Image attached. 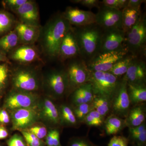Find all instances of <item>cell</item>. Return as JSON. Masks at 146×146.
I'll return each instance as SVG.
<instances>
[{
    "mask_svg": "<svg viewBox=\"0 0 146 146\" xmlns=\"http://www.w3.org/2000/svg\"><path fill=\"white\" fill-rule=\"evenodd\" d=\"M8 135L7 129L4 126L0 125V140L5 139L8 137Z\"/></svg>",
    "mask_w": 146,
    "mask_h": 146,
    "instance_id": "obj_47",
    "label": "cell"
},
{
    "mask_svg": "<svg viewBox=\"0 0 146 146\" xmlns=\"http://www.w3.org/2000/svg\"><path fill=\"white\" fill-rule=\"evenodd\" d=\"M146 21L145 15L142 14L136 25L125 34L123 46L135 57L145 54Z\"/></svg>",
    "mask_w": 146,
    "mask_h": 146,
    "instance_id": "obj_3",
    "label": "cell"
},
{
    "mask_svg": "<svg viewBox=\"0 0 146 146\" xmlns=\"http://www.w3.org/2000/svg\"><path fill=\"white\" fill-rule=\"evenodd\" d=\"M14 89L32 92L37 91L39 82L37 74L33 70L27 68H18L15 70L11 78Z\"/></svg>",
    "mask_w": 146,
    "mask_h": 146,
    "instance_id": "obj_7",
    "label": "cell"
},
{
    "mask_svg": "<svg viewBox=\"0 0 146 146\" xmlns=\"http://www.w3.org/2000/svg\"><path fill=\"white\" fill-rule=\"evenodd\" d=\"M72 27L63 13L56 15L47 23L41 30L40 37L43 50L48 56L58 58L62 40Z\"/></svg>",
    "mask_w": 146,
    "mask_h": 146,
    "instance_id": "obj_1",
    "label": "cell"
},
{
    "mask_svg": "<svg viewBox=\"0 0 146 146\" xmlns=\"http://www.w3.org/2000/svg\"><path fill=\"white\" fill-rule=\"evenodd\" d=\"M106 133L108 136L117 135L126 127L125 120L113 114L106 118L104 123Z\"/></svg>",
    "mask_w": 146,
    "mask_h": 146,
    "instance_id": "obj_23",
    "label": "cell"
},
{
    "mask_svg": "<svg viewBox=\"0 0 146 146\" xmlns=\"http://www.w3.org/2000/svg\"><path fill=\"white\" fill-rule=\"evenodd\" d=\"M96 23L104 30L110 29H122V12L101 4L96 14Z\"/></svg>",
    "mask_w": 146,
    "mask_h": 146,
    "instance_id": "obj_11",
    "label": "cell"
},
{
    "mask_svg": "<svg viewBox=\"0 0 146 146\" xmlns=\"http://www.w3.org/2000/svg\"><path fill=\"white\" fill-rule=\"evenodd\" d=\"M38 98L32 92L14 89L6 97L3 108L9 111L20 108H29L38 106Z\"/></svg>",
    "mask_w": 146,
    "mask_h": 146,
    "instance_id": "obj_8",
    "label": "cell"
},
{
    "mask_svg": "<svg viewBox=\"0 0 146 146\" xmlns=\"http://www.w3.org/2000/svg\"><path fill=\"white\" fill-rule=\"evenodd\" d=\"M121 80L109 72H91L89 82L95 96L111 100Z\"/></svg>",
    "mask_w": 146,
    "mask_h": 146,
    "instance_id": "obj_4",
    "label": "cell"
},
{
    "mask_svg": "<svg viewBox=\"0 0 146 146\" xmlns=\"http://www.w3.org/2000/svg\"><path fill=\"white\" fill-rule=\"evenodd\" d=\"M73 2L80 4L90 9L94 7L98 9L100 5V2L98 0H76L73 1Z\"/></svg>",
    "mask_w": 146,
    "mask_h": 146,
    "instance_id": "obj_42",
    "label": "cell"
},
{
    "mask_svg": "<svg viewBox=\"0 0 146 146\" xmlns=\"http://www.w3.org/2000/svg\"><path fill=\"white\" fill-rule=\"evenodd\" d=\"M129 143V141L126 137L115 135L110 139L108 146H128Z\"/></svg>",
    "mask_w": 146,
    "mask_h": 146,
    "instance_id": "obj_39",
    "label": "cell"
},
{
    "mask_svg": "<svg viewBox=\"0 0 146 146\" xmlns=\"http://www.w3.org/2000/svg\"><path fill=\"white\" fill-rule=\"evenodd\" d=\"M28 0H5L2 2V5L5 9L13 11L26 2Z\"/></svg>",
    "mask_w": 146,
    "mask_h": 146,
    "instance_id": "obj_38",
    "label": "cell"
},
{
    "mask_svg": "<svg viewBox=\"0 0 146 146\" xmlns=\"http://www.w3.org/2000/svg\"><path fill=\"white\" fill-rule=\"evenodd\" d=\"M129 54L125 48L116 51L99 52L86 65L90 72H109L115 63Z\"/></svg>",
    "mask_w": 146,
    "mask_h": 146,
    "instance_id": "obj_6",
    "label": "cell"
},
{
    "mask_svg": "<svg viewBox=\"0 0 146 146\" xmlns=\"http://www.w3.org/2000/svg\"><path fill=\"white\" fill-rule=\"evenodd\" d=\"M27 130L29 132L32 133L36 137L42 140L44 138H46L48 132L46 127L41 126L32 127Z\"/></svg>",
    "mask_w": 146,
    "mask_h": 146,
    "instance_id": "obj_40",
    "label": "cell"
},
{
    "mask_svg": "<svg viewBox=\"0 0 146 146\" xmlns=\"http://www.w3.org/2000/svg\"><path fill=\"white\" fill-rule=\"evenodd\" d=\"M82 123L85 124L88 126L95 127H98L103 125L102 123L95 119L89 114L86 115L84 118Z\"/></svg>",
    "mask_w": 146,
    "mask_h": 146,
    "instance_id": "obj_43",
    "label": "cell"
},
{
    "mask_svg": "<svg viewBox=\"0 0 146 146\" xmlns=\"http://www.w3.org/2000/svg\"><path fill=\"white\" fill-rule=\"evenodd\" d=\"M63 14L72 26H85L96 23V14L89 11L69 7Z\"/></svg>",
    "mask_w": 146,
    "mask_h": 146,
    "instance_id": "obj_15",
    "label": "cell"
},
{
    "mask_svg": "<svg viewBox=\"0 0 146 146\" xmlns=\"http://www.w3.org/2000/svg\"><path fill=\"white\" fill-rule=\"evenodd\" d=\"M111 103L110 114L125 119L131 108V104L127 94V83L122 78L118 88L111 99Z\"/></svg>",
    "mask_w": 146,
    "mask_h": 146,
    "instance_id": "obj_10",
    "label": "cell"
},
{
    "mask_svg": "<svg viewBox=\"0 0 146 146\" xmlns=\"http://www.w3.org/2000/svg\"><path fill=\"white\" fill-rule=\"evenodd\" d=\"M10 117L7 110L3 108L0 109V125H2L8 124L10 122Z\"/></svg>",
    "mask_w": 146,
    "mask_h": 146,
    "instance_id": "obj_44",
    "label": "cell"
},
{
    "mask_svg": "<svg viewBox=\"0 0 146 146\" xmlns=\"http://www.w3.org/2000/svg\"><path fill=\"white\" fill-rule=\"evenodd\" d=\"M127 91L131 104L133 106L146 102V84L127 83Z\"/></svg>",
    "mask_w": 146,
    "mask_h": 146,
    "instance_id": "obj_22",
    "label": "cell"
},
{
    "mask_svg": "<svg viewBox=\"0 0 146 146\" xmlns=\"http://www.w3.org/2000/svg\"><path fill=\"white\" fill-rule=\"evenodd\" d=\"M27 146H28L27 145Z\"/></svg>",
    "mask_w": 146,
    "mask_h": 146,
    "instance_id": "obj_51",
    "label": "cell"
},
{
    "mask_svg": "<svg viewBox=\"0 0 146 146\" xmlns=\"http://www.w3.org/2000/svg\"><path fill=\"white\" fill-rule=\"evenodd\" d=\"M125 36V34L121 29L104 30L100 52L116 51L124 48Z\"/></svg>",
    "mask_w": 146,
    "mask_h": 146,
    "instance_id": "obj_12",
    "label": "cell"
},
{
    "mask_svg": "<svg viewBox=\"0 0 146 146\" xmlns=\"http://www.w3.org/2000/svg\"><path fill=\"white\" fill-rule=\"evenodd\" d=\"M84 98L86 103L92 102L95 95L90 82L85 84L77 88Z\"/></svg>",
    "mask_w": 146,
    "mask_h": 146,
    "instance_id": "obj_34",
    "label": "cell"
},
{
    "mask_svg": "<svg viewBox=\"0 0 146 146\" xmlns=\"http://www.w3.org/2000/svg\"><path fill=\"white\" fill-rule=\"evenodd\" d=\"M19 44L18 35L14 29L0 37V51L7 56Z\"/></svg>",
    "mask_w": 146,
    "mask_h": 146,
    "instance_id": "obj_25",
    "label": "cell"
},
{
    "mask_svg": "<svg viewBox=\"0 0 146 146\" xmlns=\"http://www.w3.org/2000/svg\"><path fill=\"white\" fill-rule=\"evenodd\" d=\"M122 30L125 34L129 31L138 22L141 17V10H134L125 7L122 10Z\"/></svg>",
    "mask_w": 146,
    "mask_h": 146,
    "instance_id": "obj_24",
    "label": "cell"
},
{
    "mask_svg": "<svg viewBox=\"0 0 146 146\" xmlns=\"http://www.w3.org/2000/svg\"><path fill=\"white\" fill-rule=\"evenodd\" d=\"M68 81V91L71 92L80 86L89 82L91 72L86 62L81 58L72 59L66 70Z\"/></svg>",
    "mask_w": 146,
    "mask_h": 146,
    "instance_id": "obj_5",
    "label": "cell"
},
{
    "mask_svg": "<svg viewBox=\"0 0 146 146\" xmlns=\"http://www.w3.org/2000/svg\"><path fill=\"white\" fill-rule=\"evenodd\" d=\"M127 138L129 143H131L133 145L146 146V131L138 134H129Z\"/></svg>",
    "mask_w": 146,
    "mask_h": 146,
    "instance_id": "obj_36",
    "label": "cell"
},
{
    "mask_svg": "<svg viewBox=\"0 0 146 146\" xmlns=\"http://www.w3.org/2000/svg\"><path fill=\"white\" fill-rule=\"evenodd\" d=\"M146 110L144 103L134 106L131 108L125 120L126 127L138 126L145 122Z\"/></svg>",
    "mask_w": 146,
    "mask_h": 146,
    "instance_id": "obj_21",
    "label": "cell"
},
{
    "mask_svg": "<svg viewBox=\"0 0 146 146\" xmlns=\"http://www.w3.org/2000/svg\"><path fill=\"white\" fill-rule=\"evenodd\" d=\"M47 87L53 96L63 97L68 91V81L65 70H55L47 76Z\"/></svg>",
    "mask_w": 146,
    "mask_h": 146,
    "instance_id": "obj_13",
    "label": "cell"
},
{
    "mask_svg": "<svg viewBox=\"0 0 146 146\" xmlns=\"http://www.w3.org/2000/svg\"><path fill=\"white\" fill-rule=\"evenodd\" d=\"M13 130H23L30 127L40 118L38 106L20 108L10 111Z\"/></svg>",
    "mask_w": 146,
    "mask_h": 146,
    "instance_id": "obj_9",
    "label": "cell"
},
{
    "mask_svg": "<svg viewBox=\"0 0 146 146\" xmlns=\"http://www.w3.org/2000/svg\"><path fill=\"white\" fill-rule=\"evenodd\" d=\"M23 23L40 26L39 9L36 2L28 1L13 11Z\"/></svg>",
    "mask_w": 146,
    "mask_h": 146,
    "instance_id": "obj_17",
    "label": "cell"
},
{
    "mask_svg": "<svg viewBox=\"0 0 146 146\" xmlns=\"http://www.w3.org/2000/svg\"><path fill=\"white\" fill-rule=\"evenodd\" d=\"M146 68L145 63L133 62L125 74L121 78L127 83L135 84H146Z\"/></svg>",
    "mask_w": 146,
    "mask_h": 146,
    "instance_id": "obj_19",
    "label": "cell"
},
{
    "mask_svg": "<svg viewBox=\"0 0 146 146\" xmlns=\"http://www.w3.org/2000/svg\"><path fill=\"white\" fill-rule=\"evenodd\" d=\"M45 144L46 146H62L60 143V133L58 130L54 129L48 131Z\"/></svg>",
    "mask_w": 146,
    "mask_h": 146,
    "instance_id": "obj_32",
    "label": "cell"
},
{
    "mask_svg": "<svg viewBox=\"0 0 146 146\" xmlns=\"http://www.w3.org/2000/svg\"><path fill=\"white\" fill-rule=\"evenodd\" d=\"M9 59L27 65L40 59L39 51L33 45H19L8 55Z\"/></svg>",
    "mask_w": 146,
    "mask_h": 146,
    "instance_id": "obj_14",
    "label": "cell"
},
{
    "mask_svg": "<svg viewBox=\"0 0 146 146\" xmlns=\"http://www.w3.org/2000/svg\"><path fill=\"white\" fill-rule=\"evenodd\" d=\"M7 146H27L22 136L15 134L7 141Z\"/></svg>",
    "mask_w": 146,
    "mask_h": 146,
    "instance_id": "obj_41",
    "label": "cell"
},
{
    "mask_svg": "<svg viewBox=\"0 0 146 146\" xmlns=\"http://www.w3.org/2000/svg\"><path fill=\"white\" fill-rule=\"evenodd\" d=\"M78 57H80L79 48L72 26L62 40L58 58L64 61Z\"/></svg>",
    "mask_w": 146,
    "mask_h": 146,
    "instance_id": "obj_16",
    "label": "cell"
},
{
    "mask_svg": "<svg viewBox=\"0 0 146 146\" xmlns=\"http://www.w3.org/2000/svg\"><path fill=\"white\" fill-rule=\"evenodd\" d=\"M92 103L94 110L105 119L110 114L111 100L105 97L95 96Z\"/></svg>",
    "mask_w": 146,
    "mask_h": 146,
    "instance_id": "obj_28",
    "label": "cell"
},
{
    "mask_svg": "<svg viewBox=\"0 0 146 146\" xmlns=\"http://www.w3.org/2000/svg\"><path fill=\"white\" fill-rule=\"evenodd\" d=\"M39 108L40 117L52 125H60L58 108L51 100L45 99Z\"/></svg>",
    "mask_w": 146,
    "mask_h": 146,
    "instance_id": "obj_20",
    "label": "cell"
},
{
    "mask_svg": "<svg viewBox=\"0 0 146 146\" xmlns=\"http://www.w3.org/2000/svg\"><path fill=\"white\" fill-rule=\"evenodd\" d=\"M145 1H146L143 0H128L126 7L134 10H141V5Z\"/></svg>",
    "mask_w": 146,
    "mask_h": 146,
    "instance_id": "obj_45",
    "label": "cell"
},
{
    "mask_svg": "<svg viewBox=\"0 0 146 146\" xmlns=\"http://www.w3.org/2000/svg\"><path fill=\"white\" fill-rule=\"evenodd\" d=\"M8 63L0 64V100L2 98L8 85L10 70Z\"/></svg>",
    "mask_w": 146,
    "mask_h": 146,
    "instance_id": "obj_30",
    "label": "cell"
},
{
    "mask_svg": "<svg viewBox=\"0 0 146 146\" xmlns=\"http://www.w3.org/2000/svg\"><path fill=\"white\" fill-rule=\"evenodd\" d=\"M0 146H2L1 145H0Z\"/></svg>",
    "mask_w": 146,
    "mask_h": 146,
    "instance_id": "obj_50",
    "label": "cell"
},
{
    "mask_svg": "<svg viewBox=\"0 0 146 146\" xmlns=\"http://www.w3.org/2000/svg\"><path fill=\"white\" fill-rule=\"evenodd\" d=\"M72 109L78 123H82L84 118L89 112L94 110V107L92 102L75 106Z\"/></svg>",
    "mask_w": 146,
    "mask_h": 146,
    "instance_id": "obj_31",
    "label": "cell"
},
{
    "mask_svg": "<svg viewBox=\"0 0 146 146\" xmlns=\"http://www.w3.org/2000/svg\"><path fill=\"white\" fill-rule=\"evenodd\" d=\"M127 2L128 0H103L100 4L110 8L122 10L126 7Z\"/></svg>",
    "mask_w": 146,
    "mask_h": 146,
    "instance_id": "obj_35",
    "label": "cell"
},
{
    "mask_svg": "<svg viewBox=\"0 0 146 146\" xmlns=\"http://www.w3.org/2000/svg\"><path fill=\"white\" fill-rule=\"evenodd\" d=\"M135 58L131 54L127 55L125 57L115 63L109 72L116 76L121 78V76H123L125 74Z\"/></svg>",
    "mask_w": 146,
    "mask_h": 146,
    "instance_id": "obj_29",
    "label": "cell"
},
{
    "mask_svg": "<svg viewBox=\"0 0 146 146\" xmlns=\"http://www.w3.org/2000/svg\"><path fill=\"white\" fill-rule=\"evenodd\" d=\"M72 27L80 57L87 63L100 52L104 30L96 23Z\"/></svg>",
    "mask_w": 146,
    "mask_h": 146,
    "instance_id": "obj_2",
    "label": "cell"
},
{
    "mask_svg": "<svg viewBox=\"0 0 146 146\" xmlns=\"http://www.w3.org/2000/svg\"><path fill=\"white\" fill-rule=\"evenodd\" d=\"M68 146H98L86 137H78L73 138Z\"/></svg>",
    "mask_w": 146,
    "mask_h": 146,
    "instance_id": "obj_37",
    "label": "cell"
},
{
    "mask_svg": "<svg viewBox=\"0 0 146 146\" xmlns=\"http://www.w3.org/2000/svg\"><path fill=\"white\" fill-rule=\"evenodd\" d=\"M14 29L22 45H33L39 39L41 34L40 26L30 25L21 23L16 24Z\"/></svg>",
    "mask_w": 146,
    "mask_h": 146,
    "instance_id": "obj_18",
    "label": "cell"
},
{
    "mask_svg": "<svg viewBox=\"0 0 146 146\" xmlns=\"http://www.w3.org/2000/svg\"><path fill=\"white\" fill-rule=\"evenodd\" d=\"M129 134H138L146 131L145 122L138 126L132 128H129Z\"/></svg>",
    "mask_w": 146,
    "mask_h": 146,
    "instance_id": "obj_46",
    "label": "cell"
},
{
    "mask_svg": "<svg viewBox=\"0 0 146 146\" xmlns=\"http://www.w3.org/2000/svg\"><path fill=\"white\" fill-rule=\"evenodd\" d=\"M15 24V18L12 14L0 9V37L12 30Z\"/></svg>",
    "mask_w": 146,
    "mask_h": 146,
    "instance_id": "obj_27",
    "label": "cell"
},
{
    "mask_svg": "<svg viewBox=\"0 0 146 146\" xmlns=\"http://www.w3.org/2000/svg\"><path fill=\"white\" fill-rule=\"evenodd\" d=\"M133 146H138L135 145H133Z\"/></svg>",
    "mask_w": 146,
    "mask_h": 146,
    "instance_id": "obj_49",
    "label": "cell"
},
{
    "mask_svg": "<svg viewBox=\"0 0 146 146\" xmlns=\"http://www.w3.org/2000/svg\"><path fill=\"white\" fill-rule=\"evenodd\" d=\"M22 135L28 146H45L46 144L32 133L29 132L26 129L21 130Z\"/></svg>",
    "mask_w": 146,
    "mask_h": 146,
    "instance_id": "obj_33",
    "label": "cell"
},
{
    "mask_svg": "<svg viewBox=\"0 0 146 146\" xmlns=\"http://www.w3.org/2000/svg\"><path fill=\"white\" fill-rule=\"evenodd\" d=\"M60 125L65 126L76 127L79 123L77 120L72 108L66 104L60 105L58 109Z\"/></svg>",
    "mask_w": 146,
    "mask_h": 146,
    "instance_id": "obj_26",
    "label": "cell"
},
{
    "mask_svg": "<svg viewBox=\"0 0 146 146\" xmlns=\"http://www.w3.org/2000/svg\"><path fill=\"white\" fill-rule=\"evenodd\" d=\"M0 62L11 64L10 60L9 59L7 56L0 51Z\"/></svg>",
    "mask_w": 146,
    "mask_h": 146,
    "instance_id": "obj_48",
    "label": "cell"
}]
</instances>
